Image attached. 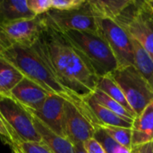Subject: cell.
<instances>
[{"instance_id": "30", "label": "cell", "mask_w": 153, "mask_h": 153, "mask_svg": "<svg viewBox=\"0 0 153 153\" xmlns=\"http://www.w3.org/2000/svg\"><path fill=\"white\" fill-rule=\"evenodd\" d=\"M74 152H75V153H87L85 152L82 144H78V145H74Z\"/></svg>"}, {"instance_id": "10", "label": "cell", "mask_w": 153, "mask_h": 153, "mask_svg": "<svg viewBox=\"0 0 153 153\" xmlns=\"http://www.w3.org/2000/svg\"><path fill=\"white\" fill-rule=\"evenodd\" d=\"M100 34L105 39L111 48L118 67L134 65V54L132 39L126 31L114 20L98 18Z\"/></svg>"}, {"instance_id": "11", "label": "cell", "mask_w": 153, "mask_h": 153, "mask_svg": "<svg viewBox=\"0 0 153 153\" xmlns=\"http://www.w3.org/2000/svg\"><path fill=\"white\" fill-rule=\"evenodd\" d=\"M65 100L56 95L50 94L41 107L35 111H29L35 118L55 134L63 136V120Z\"/></svg>"}, {"instance_id": "32", "label": "cell", "mask_w": 153, "mask_h": 153, "mask_svg": "<svg viewBox=\"0 0 153 153\" xmlns=\"http://www.w3.org/2000/svg\"><path fill=\"white\" fill-rule=\"evenodd\" d=\"M13 153H19V152H13Z\"/></svg>"}, {"instance_id": "12", "label": "cell", "mask_w": 153, "mask_h": 153, "mask_svg": "<svg viewBox=\"0 0 153 153\" xmlns=\"http://www.w3.org/2000/svg\"><path fill=\"white\" fill-rule=\"evenodd\" d=\"M50 95L42 87L24 77L11 91L10 97L29 111L39 109Z\"/></svg>"}, {"instance_id": "21", "label": "cell", "mask_w": 153, "mask_h": 153, "mask_svg": "<svg viewBox=\"0 0 153 153\" xmlns=\"http://www.w3.org/2000/svg\"><path fill=\"white\" fill-rule=\"evenodd\" d=\"M91 95L92 96V98L97 102H99L100 104H101L105 108H108L109 110L114 112L118 117H120L123 119H125V120H126V121H128V122L133 124L134 117L130 112H128L123 106H121L119 103H117L116 100H114L112 98H110L105 92L101 91L99 89H96L94 91V92L91 93Z\"/></svg>"}, {"instance_id": "7", "label": "cell", "mask_w": 153, "mask_h": 153, "mask_svg": "<svg viewBox=\"0 0 153 153\" xmlns=\"http://www.w3.org/2000/svg\"><path fill=\"white\" fill-rule=\"evenodd\" d=\"M87 104V103H86ZM100 124L87 106L79 107L65 101L63 120V135L73 145L83 144L93 138Z\"/></svg>"}, {"instance_id": "23", "label": "cell", "mask_w": 153, "mask_h": 153, "mask_svg": "<svg viewBox=\"0 0 153 153\" xmlns=\"http://www.w3.org/2000/svg\"><path fill=\"white\" fill-rule=\"evenodd\" d=\"M106 133L122 146L132 149V129L120 126H101Z\"/></svg>"}, {"instance_id": "8", "label": "cell", "mask_w": 153, "mask_h": 153, "mask_svg": "<svg viewBox=\"0 0 153 153\" xmlns=\"http://www.w3.org/2000/svg\"><path fill=\"white\" fill-rule=\"evenodd\" d=\"M46 27L44 14L0 23V51L13 47H32Z\"/></svg>"}, {"instance_id": "1", "label": "cell", "mask_w": 153, "mask_h": 153, "mask_svg": "<svg viewBox=\"0 0 153 153\" xmlns=\"http://www.w3.org/2000/svg\"><path fill=\"white\" fill-rule=\"evenodd\" d=\"M32 47L63 83L74 92L84 98L97 89L99 77L62 32L47 23Z\"/></svg>"}, {"instance_id": "4", "label": "cell", "mask_w": 153, "mask_h": 153, "mask_svg": "<svg viewBox=\"0 0 153 153\" xmlns=\"http://www.w3.org/2000/svg\"><path fill=\"white\" fill-rule=\"evenodd\" d=\"M114 21L153 59V9L146 0H131Z\"/></svg>"}, {"instance_id": "31", "label": "cell", "mask_w": 153, "mask_h": 153, "mask_svg": "<svg viewBox=\"0 0 153 153\" xmlns=\"http://www.w3.org/2000/svg\"><path fill=\"white\" fill-rule=\"evenodd\" d=\"M147 1V3H148V4L152 7L153 9V0H146Z\"/></svg>"}, {"instance_id": "2", "label": "cell", "mask_w": 153, "mask_h": 153, "mask_svg": "<svg viewBox=\"0 0 153 153\" xmlns=\"http://www.w3.org/2000/svg\"><path fill=\"white\" fill-rule=\"evenodd\" d=\"M0 57L21 74L42 87L50 94L63 98L79 107L87 106L84 98L67 88L54 71L38 55L33 47H13L0 51Z\"/></svg>"}, {"instance_id": "27", "label": "cell", "mask_w": 153, "mask_h": 153, "mask_svg": "<svg viewBox=\"0 0 153 153\" xmlns=\"http://www.w3.org/2000/svg\"><path fill=\"white\" fill-rule=\"evenodd\" d=\"M82 145L87 153H106L102 145L94 138L86 141Z\"/></svg>"}, {"instance_id": "22", "label": "cell", "mask_w": 153, "mask_h": 153, "mask_svg": "<svg viewBox=\"0 0 153 153\" xmlns=\"http://www.w3.org/2000/svg\"><path fill=\"white\" fill-rule=\"evenodd\" d=\"M93 138L102 145L106 153H131L130 149H127L117 143L106 133L101 126L96 130Z\"/></svg>"}, {"instance_id": "9", "label": "cell", "mask_w": 153, "mask_h": 153, "mask_svg": "<svg viewBox=\"0 0 153 153\" xmlns=\"http://www.w3.org/2000/svg\"><path fill=\"white\" fill-rule=\"evenodd\" d=\"M44 16L48 25L60 32L76 30L100 33L98 17L90 6L88 0L78 9L70 11L51 9Z\"/></svg>"}, {"instance_id": "25", "label": "cell", "mask_w": 153, "mask_h": 153, "mask_svg": "<svg viewBox=\"0 0 153 153\" xmlns=\"http://www.w3.org/2000/svg\"><path fill=\"white\" fill-rule=\"evenodd\" d=\"M86 0H51V9L70 11L82 7Z\"/></svg>"}, {"instance_id": "14", "label": "cell", "mask_w": 153, "mask_h": 153, "mask_svg": "<svg viewBox=\"0 0 153 153\" xmlns=\"http://www.w3.org/2000/svg\"><path fill=\"white\" fill-rule=\"evenodd\" d=\"M33 119H34L35 127L41 137L42 143L45 144L51 152L75 153L74 146L65 137L55 134L34 117Z\"/></svg>"}, {"instance_id": "13", "label": "cell", "mask_w": 153, "mask_h": 153, "mask_svg": "<svg viewBox=\"0 0 153 153\" xmlns=\"http://www.w3.org/2000/svg\"><path fill=\"white\" fill-rule=\"evenodd\" d=\"M132 146L153 141V101L136 116L132 124Z\"/></svg>"}, {"instance_id": "17", "label": "cell", "mask_w": 153, "mask_h": 153, "mask_svg": "<svg viewBox=\"0 0 153 153\" xmlns=\"http://www.w3.org/2000/svg\"><path fill=\"white\" fill-rule=\"evenodd\" d=\"M131 0H88L98 18L115 20L129 4Z\"/></svg>"}, {"instance_id": "19", "label": "cell", "mask_w": 153, "mask_h": 153, "mask_svg": "<svg viewBox=\"0 0 153 153\" xmlns=\"http://www.w3.org/2000/svg\"><path fill=\"white\" fill-rule=\"evenodd\" d=\"M132 39V38H131ZM134 64V66L138 70L142 76L149 82L153 89V59L150 54L134 39H132Z\"/></svg>"}, {"instance_id": "18", "label": "cell", "mask_w": 153, "mask_h": 153, "mask_svg": "<svg viewBox=\"0 0 153 153\" xmlns=\"http://www.w3.org/2000/svg\"><path fill=\"white\" fill-rule=\"evenodd\" d=\"M23 78L18 69L0 57V96L10 97L11 91Z\"/></svg>"}, {"instance_id": "15", "label": "cell", "mask_w": 153, "mask_h": 153, "mask_svg": "<svg viewBox=\"0 0 153 153\" xmlns=\"http://www.w3.org/2000/svg\"><path fill=\"white\" fill-rule=\"evenodd\" d=\"M84 100L95 116L100 126H120L132 128V123L123 119L108 108L97 102L91 95L84 97Z\"/></svg>"}, {"instance_id": "29", "label": "cell", "mask_w": 153, "mask_h": 153, "mask_svg": "<svg viewBox=\"0 0 153 153\" xmlns=\"http://www.w3.org/2000/svg\"><path fill=\"white\" fill-rule=\"evenodd\" d=\"M0 138L2 139V141L5 143V144H8L9 142H10V135L8 134L3 122L1 121L0 119Z\"/></svg>"}, {"instance_id": "28", "label": "cell", "mask_w": 153, "mask_h": 153, "mask_svg": "<svg viewBox=\"0 0 153 153\" xmlns=\"http://www.w3.org/2000/svg\"><path fill=\"white\" fill-rule=\"evenodd\" d=\"M131 153H153V141L140 145L132 146Z\"/></svg>"}, {"instance_id": "6", "label": "cell", "mask_w": 153, "mask_h": 153, "mask_svg": "<svg viewBox=\"0 0 153 153\" xmlns=\"http://www.w3.org/2000/svg\"><path fill=\"white\" fill-rule=\"evenodd\" d=\"M110 76L120 87L135 116L153 101V89L134 65L118 67Z\"/></svg>"}, {"instance_id": "3", "label": "cell", "mask_w": 153, "mask_h": 153, "mask_svg": "<svg viewBox=\"0 0 153 153\" xmlns=\"http://www.w3.org/2000/svg\"><path fill=\"white\" fill-rule=\"evenodd\" d=\"M62 33L86 59L99 78L109 75L118 68L117 61L111 48L100 33L76 30Z\"/></svg>"}, {"instance_id": "20", "label": "cell", "mask_w": 153, "mask_h": 153, "mask_svg": "<svg viewBox=\"0 0 153 153\" xmlns=\"http://www.w3.org/2000/svg\"><path fill=\"white\" fill-rule=\"evenodd\" d=\"M97 89H99L101 91L105 92L107 95H108L110 98H112L114 100H116L117 103H119L121 106H123L134 117H136L134 112L133 111V109L129 106V104H128V102H127V100H126L123 91H121L120 87L112 79L110 74L99 78L98 83H97Z\"/></svg>"}, {"instance_id": "26", "label": "cell", "mask_w": 153, "mask_h": 153, "mask_svg": "<svg viewBox=\"0 0 153 153\" xmlns=\"http://www.w3.org/2000/svg\"><path fill=\"white\" fill-rule=\"evenodd\" d=\"M27 4L35 16L43 15L51 10V0H27Z\"/></svg>"}, {"instance_id": "24", "label": "cell", "mask_w": 153, "mask_h": 153, "mask_svg": "<svg viewBox=\"0 0 153 153\" xmlns=\"http://www.w3.org/2000/svg\"><path fill=\"white\" fill-rule=\"evenodd\" d=\"M9 146L19 153H52L45 144L38 143H13Z\"/></svg>"}, {"instance_id": "16", "label": "cell", "mask_w": 153, "mask_h": 153, "mask_svg": "<svg viewBox=\"0 0 153 153\" xmlns=\"http://www.w3.org/2000/svg\"><path fill=\"white\" fill-rule=\"evenodd\" d=\"M34 17L27 0H0V23Z\"/></svg>"}, {"instance_id": "5", "label": "cell", "mask_w": 153, "mask_h": 153, "mask_svg": "<svg viewBox=\"0 0 153 153\" xmlns=\"http://www.w3.org/2000/svg\"><path fill=\"white\" fill-rule=\"evenodd\" d=\"M0 119L3 122L10 142L42 143L32 115L11 97L0 96Z\"/></svg>"}]
</instances>
